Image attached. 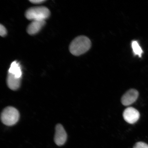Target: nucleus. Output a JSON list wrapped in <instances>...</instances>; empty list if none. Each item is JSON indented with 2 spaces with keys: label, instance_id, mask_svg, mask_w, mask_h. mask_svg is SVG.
Wrapping results in <instances>:
<instances>
[{
  "label": "nucleus",
  "instance_id": "nucleus-6",
  "mask_svg": "<svg viewBox=\"0 0 148 148\" xmlns=\"http://www.w3.org/2000/svg\"><path fill=\"white\" fill-rule=\"evenodd\" d=\"M54 141L57 145L60 146L65 143L67 135L63 127L60 124L57 125L56 127Z\"/></svg>",
  "mask_w": 148,
  "mask_h": 148
},
{
  "label": "nucleus",
  "instance_id": "nucleus-8",
  "mask_svg": "<svg viewBox=\"0 0 148 148\" xmlns=\"http://www.w3.org/2000/svg\"><path fill=\"white\" fill-rule=\"evenodd\" d=\"M21 78H18L10 73H8L7 79V85L9 88L12 90H17L21 84Z\"/></svg>",
  "mask_w": 148,
  "mask_h": 148
},
{
  "label": "nucleus",
  "instance_id": "nucleus-1",
  "mask_svg": "<svg viewBox=\"0 0 148 148\" xmlns=\"http://www.w3.org/2000/svg\"><path fill=\"white\" fill-rule=\"evenodd\" d=\"M92 43L89 38L84 36L75 38L69 45V51L75 56H79L86 52L90 49Z\"/></svg>",
  "mask_w": 148,
  "mask_h": 148
},
{
  "label": "nucleus",
  "instance_id": "nucleus-2",
  "mask_svg": "<svg viewBox=\"0 0 148 148\" xmlns=\"http://www.w3.org/2000/svg\"><path fill=\"white\" fill-rule=\"evenodd\" d=\"M51 13L49 9L44 6L31 7L25 13V16L28 20H45L49 17Z\"/></svg>",
  "mask_w": 148,
  "mask_h": 148
},
{
  "label": "nucleus",
  "instance_id": "nucleus-9",
  "mask_svg": "<svg viewBox=\"0 0 148 148\" xmlns=\"http://www.w3.org/2000/svg\"><path fill=\"white\" fill-rule=\"evenodd\" d=\"M8 73L12 74L18 78H21V69L19 64L16 61H14L11 64Z\"/></svg>",
  "mask_w": 148,
  "mask_h": 148
},
{
  "label": "nucleus",
  "instance_id": "nucleus-11",
  "mask_svg": "<svg viewBox=\"0 0 148 148\" xmlns=\"http://www.w3.org/2000/svg\"><path fill=\"white\" fill-rule=\"evenodd\" d=\"M133 148H148V145L143 142H138L135 144Z\"/></svg>",
  "mask_w": 148,
  "mask_h": 148
},
{
  "label": "nucleus",
  "instance_id": "nucleus-13",
  "mask_svg": "<svg viewBox=\"0 0 148 148\" xmlns=\"http://www.w3.org/2000/svg\"><path fill=\"white\" fill-rule=\"evenodd\" d=\"M31 3L34 4H40L46 1L45 0H31L29 1Z\"/></svg>",
  "mask_w": 148,
  "mask_h": 148
},
{
  "label": "nucleus",
  "instance_id": "nucleus-3",
  "mask_svg": "<svg viewBox=\"0 0 148 148\" xmlns=\"http://www.w3.org/2000/svg\"><path fill=\"white\" fill-rule=\"evenodd\" d=\"M20 117L19 112L12 107H7L2 112L1 120L4 125L12 126L17 123Z\"/></svg>",
  "mask_w": 148,
  "mask_h": 148
},
{
  "label": "nucleus",
  "instance_id": "nucleus-4",
  "mask_svg": "<svg viewBox=\"0 0 148 148\" xmlns=\"http://www.w3.org/2000/svg\"><path fill=\"white\" fill-rule=\"evenodd\" d=\"M123 116L126 122L131 124H133L139 119L140 114L136 109L132 107H129L124 111Z\"/></svg>",
  "mask_w": 148,
  "mask_h": 148
},
{
  "label": "nucleus",
  "instance_id": "nucleus-7",
  "mask_svg": "<svg viewBox=\"0 0 148 148\" xmlns=\"http://www.w3.org/2000/svg\"><path fill=\"white\" fill-rule=\"evenodd\" d=\"M45 20H34L28 26L27 31L29 35H34L40 32L45 25Z\"/></svg>",
  "mask_w": 148,
  "mask_h": 148
},
{
  "label": "nucleus",
  "instance_id": "nucleus-12",
  "mask_svg": "<svg viewBox=\"0 0 148 148\" xmlns=\"http://www.w3.org/2000/svg\"><path fill=\"white\" fill-rule=\"evenodd\" d=\"M7 31L4 26L1 25H0V35L2 37H4L6 36Z\"/></svg>",
  "mask_w": 148,
  "mask_h": 148
},
{
  "label": "nucleus",
  "instance_id": "nucleus-5",
  "mask_svg": "<svg viewBox=\"0 0 148 148\" xmlns=\"http://www.w3.org/2000/svg\"><path fill=\"white\" fill-rule=\"evenodd\" d=\"M139 93L137 90L131 89L127 91L122 97L121 102L125 106H128L132 104L138 99Z\"/></svg>",
  "mask_w": 148,
  "mask_h": 148
},
{
  "label": "nucleus",
  "instance_id": "nucleus-10",
  "mask_svg": "<svg viewBox=\"0 0 148 148\" xmlns=\"http://www.w3.org/2000/svg\"><path fill=\"white\" fill-rule=\"evenodd\" d=\"M131 46L134 55H138L140 57H141L143 51L138 42L136 40L132 41Z\"/></svg>",
  "mask_w": 148,
  "mask_h": 148
}]
</instances>
